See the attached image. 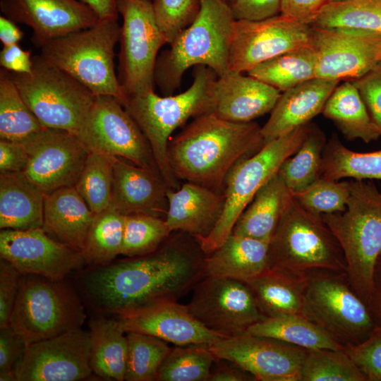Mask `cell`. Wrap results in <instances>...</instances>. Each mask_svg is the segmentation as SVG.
I'll return each instance as SVG.
<instances>
[{"mask_svg":"<svg viewBox=\"0 0 381 381\" xmlns=\"http://www.w3.org/2000/svg\"><path fill=\"white\" fill-rule=\"evenodd\" d=\"M46 194L23 172L0 174V229L43 227Z\"/></svg>","mask_w":381,"mask_h":381,"instance_id":"29","label":"cell"},{"mask_svg":"<svg viewBox=\"0 0 381 381\" xmlns=\"http://www.w3.org/2000/svg\"><path fill=\"white\" fill-rule=\"evenodd\" d=\"M310 26L361 31L381 36V0L327 2Z\"/></svg>","mask_w":381,"mask_h":381,"instance_id":"39","label":"cell"},{"mask_svg":"<svg viewBox=\"0 0 381 381\" xmlns=\"http://www.w3.org/2000/svg\"><path fill=\"white\" fill-rule=\"evenodd\" d=\"M121 26L118 79L126 96L154 88V72L167 40L159 28L152 0H116Z\"/></svg>","mask_w":381,"mask_h":381,"instance_id":"12","label":"cell"},{"mask_svg":"<svg viewBox=\"0 0 381 381\" xmlns=\"http://www.w3.org/2000/svg\"><path fill=\"white\" fill-rule=\"evenodd\" d=\"M294 199L278 172L254 196L232 233L270 242Z\"/></svg>","mask_w":381,"mask_h":381,"instance_id":"30","label":"cell"},{"mask_svg":"<svg viewBox=\"0 0 381 381\" xmlns=\"http://www.w3.org/2000/svg\"><path fill=\"white\" fill-rule=\"evenodd\" d=\"M321 177L339 181L381 180V150L358 152L345 147L337 135L327 141L321 167Z\"/></svg>","mask_w":381,"mask_h":381,"instance_id":"35","label":"cell"},{"mask_svg":"<svg viewBox=\"0 0 381 381\" xmlns=\"http://www.w3.org/2000/svg\"><path fill=\"white\" fill-rule=\"evenodd\" d=\"M125 215L109 207L95 214L81 250L85 262L107 265L121 254Z\"/></svg>","mask_w":381,"mask_h":381,"instance_id":"38","label":"cell"},{"mask_svg":"<svg viewBox=\"0 0 381 381\" xmlns=\"http://www.w3.org/2000/svg\"><path fill=\"white\" fill-rule=\"evenodd\" d=\"M22 274L7 260H0V328L9 325Z\"/></svg>","mask_w":381,"mask_h":381,"instance_id":"49","label":"cell"},{"mask_svg":"<svg viewBox=\"0 0 381 381\" xmlns=\"http://www.w3.org/2000/svg\"><path fill=\"white\" fill-rule=\"evenodd\" d=\"M25 104L44 128L77 135L95 95L42 56H32L31 73L10 72Z\"/></svg>","mask_w":381,"mask_h":381,"instance_id":"10","label":"cell"},{"mask_svg":"<svg viewBox=\"0 0 381 381\" xmlns=\"http://www.w3.org/2000/svg\"><path fill=\"white\" fill-rule=\"evenodd\" d=\"M124 330L150 334L177 346L212 345L227 337L197 320L186 305L171 301L116 316Z\"/></svg>","mask_w":381,"mask_h":381,"instance_id":"22","label":"cell"},{"mask_svg":"<svg viewBox=\"0 0 381 381\" xmlns=\"http://www.w3.org/2000/svg\"><path fill=\"white\" fill-rule=\"evenodd\" d=\"M1 381H17V377L14 372L0 373Z\"/></svg>","mask_w":381,"mask_h":381,"instance_id":"60","label":"cell"},{"mask_svg":"<svg viewBox=\"0 0 381 381\" xmlns=\"http://www.w3.org/2000/svg\"><path fill=\"white\" fill-rule=\"evenodd\" d=\"M316 78L353 80L375 67L381 57V36L361 31L311 26Z\"/></svg>","mask_w":381,"mask_h":381,"instance_id":"17","label":"cell"},{"mask_svg":"<svg viewBox=\"0 0 381 381\" xmlns=\"http://www.w3.org/2000/svg\"><path fill=\"white\" fill-rule=\"evenodd\" d=\"M303 315L345 349L364 341L377 327L347 274H326L309 281Z\"/></svg>","mask_w":381,"mask_h":381,"instance_id":"11","label":"cell"},{"mask_svg":"<svg viewBox=\"0 0 381 381\" xmlns=\"http://www.w3.org/2000/svg\"><path fill=\"white\" fill-rule=\"evenodd\" d=\"M157 22L170 44L195 18L200 0H152Z\"/></svg>","mask_w":381,"mask_h":381,"instance_id":"47","label":"cell"},{"mask_svg":"<svg viewBox=\"0 0 381 381\" xmlns=\"http://www.w3.org/2000/svg\"><path fill=\"white\" fill-rule=\"evenodd\" d=\"M97 15L99 19H118L116 0H80Z\"/></svg>","mask_w":381,"mask_h":381,"instance_id":"59","label":"cell"},{"mask_svg":"<svg viewBox=\"0 0 381 381\" xmlns=\"http://www.w3.org/2000/svg\"><path fill=\"white\" fill-rule=\"evenodd\" d=\"M31 54L32 51L24 50L18 44L4 46L0 52V65L10 72L31 73Z\"/></svg>","mask_w":381,"mask_h":381,"instance_id":"55","label":"cell"},{"mask_svg":"<svg viewBox=\"0 0 381 381\" xmlns=\"http://www.w3.org/2000/svg\"><path fill=\"white\" fill-rule=\"evenodd\" d=\"M83 301L65 279L22 274L9 325L28 344L81 328L87 318Z\"/></svg>","mask_w":381,"mask_h":381,"instance_id":"8","label":"cell"},{"mask_svg":"<svg viewBox=\"0 0 381 381\" xmlns=\"http://www.w3.org/2000/svg\"><path fill=\"white\" fill-rule=\"evenodd\" d=\"M211 370L209 381H250L255 377L235 363L218 358Z\"/></svg>","mask_w":381,"mask_h":381,"instance_id":"56","label":"cell"},{"mask_svg":"<svg viewBox=\"0 0 381 381\" xmlns=\"http://www.w3.org/2000/svg\"><path fill=\"white\" fill-rule=\"evenodd\" d=\"M28 344L13 329L0 328V373L14 372L22 361Z\"/></svg>","mask_w":381,"mask_h":381,"instance_id":"51","label":"cell"},{"mask_svg":"<svg viewBox=\"0 0 381 381\" xmlns=\"http://www.w3.org/2000/svg\"><path fill=\"white\" fill-rule=\"evenodd\" d=\"M311 26L282 14L261 20H235L229 52V71L248 72L286 52L310 46Z\"/></svg>","mask_w":381,"mask_h":381,"instance_id":"15","label":"cell"},{"mask_svg":"<svg viewBox=\"0 0 381 381\" xmlns=\"http://www.w3.org/2000/svg\"><path fill=\"white\" fill-rule=\"evenodd\" d=\"M269 244L231 233L222 246L206 256L205 274L248 283L268 270Z\"/></svg>","mask_w":381,"mask_h":381,"instance_id":"27","label":"cell"},{"mask_svg":"<svg viewBox=\"0 0 381 381\" xmlns=\"http://www.w3.org/2000/svg\"><path fill=\"white\" fill-rule=\"evenodd\" d=\"M246 284L265 318L303 315L306 284L270 270Z\"/></svg>","mask_w":381,"mask_h":381,"instance_id":"33","label":"cell"},{"mask_svg":"<svg viewBox=\"0 0 381 381\" xmlns=\"http://www.w3.org/2000/svg\"><path fill=\"white\" fill-rule=\"evenodd\" d=\"M114 181L113 157L89 151L74 187L94 214L111 205Z\"/></svg>","mask_w":381,"mask_h":381,"instance_id":"41","label":"cell"},{"mask_svg":"<svg viewBox=\"0 0 381 381\" xmlns=\"http://www.w3.org/2000/svg\"><path fill=\"white\" fill-rule=\"evenodd\" d=\"M23 36L15 22L4 16H0V40L4 46L18 44Z\"/></svg>","mask_w":381,"mask_h":381,"instance_id":"58","label":"cell"},{"mask_svg":"<svg viewBox=\"0 0 381 381\" xmlns=\"http://www.w3.org/2000/svg\"><path fill=\"white\" fill-rule=\"evenodd\" d=\"M327 0H282L280 14L311 25Z\"/></svg>","mask_w":381,"mask_h":381,"instance_id":"54","label":"cell"},{"mask_svg":"<svg viewBox=\"0 0 381 381\" xmlns=\"http://www.w3.org/2000/svg\"><path fill=\"white\" fill-rule=\"evenodd\" d=\"M380 63L381 64V57H380Z\"/></svg>","mask_w":381,"mask_h":381,"instance_id":"63","label":"cell"},{"mask_svg":"<svg viewBox=\"0 0 381 381\" xmlns=\"http://www.w3.org/2000/svg\"><path fill=\"white\" fill-rule=\"evenodd\" d=\"M301 381H367L345 349L307 350Z\"/></svg>","mask_w":381,"mask_h":381,"instance_id":"44","label":"cell"},{"mask_svg":"<svg viewBox=\"0 0 381 381\" xmlns=\"http://www.w3.org/2000/svg\"><path fill=\"white\" fill-rule=\"evenodd\" d=\"M171 232L165 219L143 214L126 215L121 255L135 258L152 253Z\"/></svg>","mask_w":381,"mask_h":381,"instance_id":"45","label":"cell"},{"mask_svg":"<svg viewBox=\"0 0 381 381\" xmlns=\"http://www.w3.org/2000/svg\"><path fill=\"white\" fill-rule=\"evenodd\" d=\"M351 81L358 90L373 122L381 130V64Z\"/></svg>","mask_w":381,"mask_h":381,"instance_id":"50","label":"cell"},{"mask_svg":"<svg viewBox=\"0 0 381 381\" xmlns=\"http://www.w3.org/2000/svg\"><path fill=\"white\" fill-rule=\"evenodd\" d=\"M88 326L93 374L105 380H125L128 339L120 322L98 315L89 320Z\"/></svg>","mask_w":381,"mask_h":381,"instance_id":"31","label":"cell"},{"mask_svg":"<svg viewBox=\"0 0 381 381\" xmlns=\"http://www.w3.org/2000/svg\"><path fill=\"white\" fill-rule=\"evenodd\" d=\"M261 128L253 121H230L212 112L198 116L169 140L171 170L179 180L224 193L231 168L264 146Z\"/></svg>","mask_w":381,"mask_h":381,"instance_id":"2","label":"cell"},{"mask_svg":"<svg viewBox=\"0 0 381 381\" xmlns=\"http://www.w3.org/2000/svg\"><path fill=\"white\" fill-rule=\"evenodd\" d=\"M315 71V54L311 46H308L260 64L247 73L284 92L316 78Z\"/></svg>","mask_w":381,"mask_h":381,"instance_id":"36","label":"cell"},{"mask_svg":"<svg viewBox=\"0 0 381 381\" xmlns=\"http://www.w3.org/2000/svg\"><path fill=\"white\" fill-rule=\"evenodd\" d=\"M0 257L22 274H37L60 280L86 263L81 252L57 241L43 228L1 229Z\"/></svg>","mask_w":381,"mask_h":381,"instance_id":"20","label":"cell"},{"mask_svg":"<svg viewBox=\"0 0 381 381\" xmlns=\"http://www.w3.org/2000/svg\"><path fill=\"white\" fill-rule=\"evenodd\" d=\"M217 359L209 345L179 346L164 360L156 380L209 381Z\"/></svg>","mask_w":381,"mask_h":381,"instance_id":"43","label":"cell"},{"mask_svg":"<svg viewBox=\"0 0 381 381\" xmlns=\"http://www.w3.org/2000/svg\"><path fill=\"white\" fill-rule=\"evenodd\" d=\"M281 92L249 75L228 71L214 84L212 112L234 122H250L271 112Z\"/></svg>","mask_w":381,"mask_h":381,"instance_id":"24","label":"cell"},{"mask_svg":"<svg viewBox=\"0 0 381 381\" xmlns=\"http://www.w3.org/2000/svg\"><path fill=\"white\" fill-rule=\"evenodd\" d=\"M235 20L231 6L225 0H200L194 20L177 35L169 49L157 56L154 81L164 95L175 92L190 67L205 66L217 76L229 71Z\"/></svg>","mask_w":381,"mask_h":381,"instance_id":"5","label":"cell"},{"mask_svg":"<svg viewBox=\"0 0 381 381\" xmlns=\"http://www.w3.org/2000/svg\"><path fill=\"white\" fill-rule=\"evenodd\" d=\"M193 81L178 95L159 96L154 88L127 96L122 103L152 149L158 170L169 188H179L170 167L167 149L172 133L190 117L212 112L217 75L205 66H195Z\"/></svg>","mask_w":381,"mask_h":381,"instance_id":"4","label":"cell"},{"mask_svg":"<svg viewBox=\"0 0 381 381\" xmlns=\"http://www.w3.org/2000/svg\"><path fill=\"white\" fill-rule=\"evenodd\" d=\"M322 113L348 140L360 139L369 143L381 137V130L373 122L358 90L351 80L334 88Z\"/></svg>","mask_w":381,"mask_h":381,"instance_id":"32","label":"cell"},{"mask_svg":"<svg viewBox=\"0 0 381 381\" xmlns=\"http://www.w3.org/2000/svg\"><path fill=\"white\" fill-rule=\"evenodd\" d=\"M43 127L23 100L9 71H0V138L20 142Z\"/></svg>","mask_w":381,"mask_h":381,"instance_id":"40","label":"cell"},{"mask_svg":"<svg viewBox=\"0 0 381 381\" xmlns=\"http://www.w3.org/2000/svg\"><path fill=\"white\" fill-rule=\"evenodd\" d=\"M89 331L79 328L28 345L17 381H79L93 374Z\"/></svg>","mask_w":381,"mask_h":381,"instance_id":"19","label":"cell"},{"mask_svg":"<svg viewBox=\"0 0 381 381\" xmlns=\"http://www.w3.org/2000/svg\"><path fill=\"white\" fill-rule=\"evenodd\" d=\"M114 181L110 207L123 215L143 214L166 218L169 188L158 171L113 157Z\"/></svg>","mask_w":381,"mask_h":381,"instance_id":"23","label":"cell"},{"mask_svg":"<svg viewBox=\"0 0 381 381\" xmlns=\"http://www.w3.org/2000/svg\"><path fill=\"white\" fill-rule=\"evenodd\" d=\"M128 358L125 380H156L159 370L171 351L167 342L156 337L126 332Z\"/></svg>","mask_w":381,"mask_h":381,"instance_id":"42","label":"cell"},{"mask_svg":"<svg viewBox=\"0 0 381 381\" xmlns=\"http://www.w3.org/2000/svg\"><path fill=\"white\" fill-rule=\"evenodd\" d=\"M217 358L235 363L260 381H301L307 349L248 332L210 346Z\"/></svg>","mask_w":381,"mask_h":381,"instance_id":"18","label":"cell"},{"mask_svg":"<svg viewBox=\"0 0 381 381\" xmlns=\"http://www.w3.org/2000/svg\"><path fill=\"white\" fill-rule=\"evenodd\" d=\"M345 0H327V2H338V1H342Z\"/></svg>","mask_w":381,"mask_h":381,"instance_id":"61","label":"cell"},{"mask_svg":"<svg viewBox=\"0 0 381 381\" xmlns=\"http://www.w3.org/2000/svg\"><path fill=\"white\" fill-rule=\"evenodd\" d=\"M166 241L148 255L80 270L83 300L98 315L115 316L177 301L205 277L207 255L199 243Z\"/></svg>","mask_w":381,"mask_h":381,"instance_id":"1","label":"cell"},{"mask_svg":"<svg viewBox=\"0 0 381 381\" xmlns=\"http://www.w3.org/2000/svg\"><path fill=\"white\" fill-rule=\"evenodd\" d=\"M193 290L186 305L190 313L206 327L226 337L247 332L265 318L245 282L205 276Z\"/></svg>","mask_w":381,"mask_h":381,"instance_id":"14","label":"cell"},{"mask_svg":"<svg viewBox=\"0 0 381 381\" xmlns=\"http://www.w3.org/2000/svg\"><path fill=\"white\" fill-rule=\"evenodd\" d=\"M282 0H234L230 4L236 20H261L280 14Z\"/></svg>","mask_w":381,"mask_h":381,"instance_id":"52","label":"cell"},{"mask_svg":"<svg viewBox=\"0 0 381 381\" xmlns=\"http://www.w3.org/2000/svg\"><path fill=\"white\" fill-rule=\"evenodd\" d=\"M28 156L21 142L0 138V174L23 172Z\"/></svg>","mask_w":381,"mask_h":381,"instance_id":"53","label":"cell"},{"mask_svg":"<svg viewBox=\"0 0 381 381\" xmlns=\"http://www.w3.org/2000/svg\"><path fill=\"white\" fill-rule=\"evenodd\" d=\"M120 31L117 20L100 19L92 27L45 42L40 47V55L95 95H111L122 104L127 96L116 74L114 61Z\"/></svg>","mask_w":381,"mask_h":381,"instance_id":"7","label":"cell"},{"mask_svg":"<svg viewBox=\"0 0 381 381\" xmlns=\"http://www.w3.org/2000/svg\"><path fill=\"white\" fill-rule=\"evenodd\" d=\"M310 124L265 144L259 151L242 159L231 168L225 180L222 214L212 232L206 238L197 241L206 255L217 249L231 234L238 219L260 188L296 152Z\"/></svg>","mask_w":381,"mask_h":381,"instance_id":"9","label":"cell"},{"mask_svg":"<svg viewBox=\"0 0 381 381\" xmlns=\"http://www.w3.org/2000/svg\"><path fill=\"white\" fill-rule=\"evenodd\" d=\"M349 194V181H338L320 177L293 196L304 209L321 216L344 211Z\"/></svg>","mask_w":381,"mask_h":381,"instance_id":"46","label":"cell"},{"mask_svg":"<svg viewBox=\"0 0 381 381\" xmlns=\"http://www.w3.org/2000/svg\"><path fill=\"white\" fill-rule=\"evenodd\" d=\"M349 185L346 209L321 217L344 252L350 285L368 307L381 255V190L365 180L352 179Z\"/></svg>","mask_w":381,"mask_h":381,"instance_id":"6","label":"cell"},{"mask_svg":"<svg viewBox=\"0 0 381 381\" xmlns=\"http://www.w3.org/2000/svg\"><path fill=\"white\" fill-rule=\"evenodd\" d=\"M225 1H227L228 3H229V2H231H231H233L234 0H225Z\"/></svg>","mask_w":381,"mask_h":381,"instance_id":"62","label":"cell"},{"mask_svg":"<svg viewBox=\"0 0 381 381\" xmlns=\"http://www.w3.org/2000/svg\"><path fill=\"white\" fill-rule=\"evenodd\" d=\"M327 141L324 132L317 125L311 123L296 152L280 167L278 174L292 195L304 190L321 177L322 155Z\"/></svg>","mask_w":381,"mask_h":381,"instance_id":"37","label":"cell"},{"mask_svg":"<svg viewBox=\"0 0 381 381\" xmlns=\"http://www.w3.org/2000/svg\"><path fill=\"white\" fill-rule=\"evenodd\" d=\"M165 218L171 231H180L196 241L206 238L219 221L225 203L224 193L191 182L167 193Z\"/></svg>","mask_w":381,"mask_h":381,"instance_id":"25","label":"cell"},{"mask_svg":"<svg viewBox=\"0 0 381 381\" xmlns=\"http://www.w3.org/2000/svg\"><path fill=\"white\" fill-rule=\"evenodd\" d=\"M345 351L367 381H381V327L362 343Z\"/></svg>","mask_w":381,"mask_h":381,"instance_id":"48","label":"cell"},{"mask_svg":"<svg viewBox=\"0 0 381 381\" xmlns=\"http://www.w3.org/2000/svg\"><path fill=\"white\" fill-rule=\"evenodd\" d=\"M94 216L74 186L64 187L46 195L42 228L81 252Z\"/></svg>","mask_w":381,"mask_h":381,"instance_id":"28","label":"cell"},{"mask_svg":"<svg viewBox=\"0 0 381 381\" xmlns=\"http://www.w3.org/2000/svg\"><path fill=\"white\" fill-rule=\"evenodd\" d=\"M339 81L315 78L281 94L262 127L265 144L310 123L322 112Z\"/></svg>","mask_w":381,"mask_h":381,"instance_id":"26","label":"cell"},{"mask_svg":"<svg viewBox=\"0 0 381 381\" xmlns=\"http://www.w3.org/2000/svg\"><path fill=\"white\" fill-rule=\"evenodd\" d=\"M20 142L28 156L23 173L46 195L75 186L89 154L77 135L43 128Z\"/></svg>","mask_w":381,"mask_h":381,"instance_id":"16","label":"cell"},{"mask_svg":"<svg viewBox=\"0 0 381 381\" xmlns=\"http://www.w3.org/2000/svg\"><path fill=\"white\" fill-rule=\"evenodd\" d=\"M0 8L4 16L32 30V41L38 47L92 27L100 20L87 4L78 0H1Z\"/></svg>","mask_w":381,"mask_h":381,"instance_id":"21","label":"cell"},{"mask_svg":"<svg viewBox=\"0 0 381 381\" xmlns=\"http://www.w3.org/2000/svg\"><path fill=\"white\" fill-rule=\"evenodd\" d=\"M247 332L307 350L345 349L324 330L300 315L265 318L251 325Z\"/></svg>","mask_w":381,"mask_h":381,"instance_id":"34","label":"cell"},{"mask_svg":"<svg viewBox=\"0 0 381 381\" xmlns=\"http://www.w3.org/2000/svg\"><path fill=\"white\" fill-rule=\"evenodd\" d=\"M368 308L378 327H381V255L375 265L372 299Z\"/></svg>","mask_w":381,"mask_h":381,"instance_id":"57","label":"cell"},{"mask_svg":"<svg viewBox=\"0 0 381 381\" xmlns=\"http://www.w3.org/2000/svg\"><path fill=\"white\" fill-rule=\"evenodd\" d=\"M268 270L307 284L326 274H347L341 247L320 215L294 198L269 244Z\"/></svg>","mask_w":381,"mask_h":381,"instance_id":"3","label":"cell"},{"mask_svg":"<svg viewBox=\"0 0 381 381\" xmlns=\"http://www.w3.org/2000/svg\"><path fill=\"white\" fill-rule=\"evenodd\" d=\"M77 136L89 151L122 157L138 166L159 171L144 133L121 102L113 96L95 95Z\"/></svg>","mask_w":381,"mask_h":381,"instance_id":"13","label":"cell"}]
</instances>
